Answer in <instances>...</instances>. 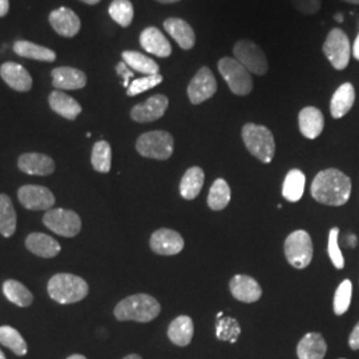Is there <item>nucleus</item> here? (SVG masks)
Wrapping results in <instances>:
<instances>
[{
	"label": "nucleus",
	"instance_id": "obj_1",
	"mask_svg": "<svg viewBox=\"0 0 359 359\" xmlns=\"http://www.w3.org/2000/svg\"><path fill=\"white\" fill-rule=\"evenodd\" d=\"M311 196L325 205H345L351 194V180L344 172L330 168L320 172L311 184Z\"/></svg>",
	"mask_w": 359,
	"mask_h": 359
},
{
	"label": "nucleus",
	"instance_id": "obj_2",
	"mask_svg": "<svg viewBox=\"0 0 359 359\" xmlns=\"http://www.w3.org/2000/svg\"><path fill=\"white\" fill-rule=\"evenodd\" d=\"M161 306L152 295L135 294L120 301L115 308L118 321H136L147 323L158 317Z\"/></svg>",
	"mask_w": 359,
	"mask_h": 359
},
{
	"label": "nucleus",
	"instance_id": "obj_3",
	"mask_svg": "<svg viewBox=\"0 0 359 359\" xmlns=\"http://www.w3.org/2000/svg\"><path fill=\"white\" fill-rule=\"evenodd\" d=\"M47 290L57 304L69 305L84 299L88 295L90 287L83 278L68 273H60L48 281Z\"/></svg>",
	"mask_w": 359,
	"mask_h": 359
},
{
	"label": "nucleus",
	"instance_id": "obj_4",
	"mask_svg": "<svg viewBox=\"0 0 359 359\" xmlns=\"http://www.w3.org/2000/svg\"><path fill=\"white\" fill-rule=\"evenodd\" d=\"M243 140L248 151L259 161L265 164L271 163L276 154V142L269 129L249 123L243 128Z\"/></svg>",
	"mask_w": 359,
	"mask_h": 359
},
{
	"label": "nucleus",
	"instance_id": "obj_5",
	"mask_svg": "<svg viewBox=\"0 0 359 359\" xmlns=\"http://www.w3.org/2000/svg\"><path fill=\"white\" fill-rule=\"evenodd\" d=\"M173 147L175 140L172 135L165 130L147 132L136 142L139 154L154 160H168L173 154Z\"/></svg>",
	"mask_w": 359,
	"mask_h": 359
},
{
	"label": "nucleus",
	"instance_id": "obj_6",
	"mask_svg": "<svg viewBox=\"0 0 359 359\" xmlns=\"http://www.w3.org/2000/svg\"><path fill=\"white\" fill-rule=\"evenodd\" d=\"M218 71L234 95L246 96L253 90L252 75L238 60L222 57L218 62Z\"/></svg>",
	"mask_w": 359,
	"mask_h": 359
},
{
	"label": "nucleus",
	"instance_id": "obj_7",
	"mask_svg": "<svg viewBox=\"0 0 359 359\" xmlns=\"http://www.w3.org/2000/svg\"><path fill=\"white\" fill-rule=\"evenodd\" d=\"M285 256L297 269L308 268L313 259V243L308 231H295L285 241Z\"/></svg>",
	"mask_w": 359,
	"mask_h": 359
},
{
	"label": "nucleus",
	"instance_id": "obj_8",
	"mask_svg": "<svg viewBox=\"0 0 359 359\" xmlns=\"http://www.w3.org/2000/svg\"><path fill=\"white\" fill-rule=\"evenodd\" d=\"M234 59L238 60L250 74L262 76L268 72V59L259 46L252 40H238L233 48Z\"/></svg>",
	"mask_w": 359,
	"mask_h": 359
},
{
	"label": "nucleus",
	"instance_id": "obj_9",
	"mask_svg": "<svg viewBox=\"0 0 359 359\" xmlns=\"http://www.w3.org/2000/svg\"><path fill=\"white\" fill-rule=\"evenodd\" d=\"M323 53L335 69H345L351 56V46L346 34L341 28H333L323 43Z\"/></svg>",
	"mask_w": 359,
	"mask_h": 359
},
{
	"label": "nucleus",
	"instance_id": "obj_10",
	"mask_svg": "<svg viewBox=\"0 0 359 359\" xmlns=\"http://www.w3.org/2000/svg\"><path fill=\"white\" fill-rule=\"evenodd\" d=\"M43 222L50 231L63 237H75L81 231V219L79 215L63 208L47 210Z\"/></svg>",
	"mask_w": 359,
	"mask_h": 359
},
{
	"label": "nucleus",
	"instance_id": "obj_11",
	"mask_svg": "<svg viewBox=\"0 0 359 359\" xmlns=\"http://www.w3.org/2000/svg\"><path fill=\"white\" fill-rule=\"evenodd\" d=\"M216 92H217V81L213 72L208 67L200 68L188 86V96L191 103L194 105L204 103Z\"/></svg>",
	"mask_w": 359,
	"mask_h": 359
},
{
	"label": "nucleus",
	"instance_id": "obj_12",
	"mask_svg": "<svg viewBox=\"0 0 359 359\" xmlns=\"http://www.w3.org/2000/svg\"><path fill=\"white\" fill-rule=\"evenodd\" d=\"M20 204L29 210H50L55 204L53 193L40 185H25L19 189Z\"/></svg>",
	"mask_w": 359,
	"mask_h": 359
},
{
	"label": "nucleus",
	"instance_id": "obj_13",
	"mask_svg": "<svg viewBox=\"0 0 359 359\" xmlns=\"http://www.w3.org/2000/svg\"><path fill=\"white\" fill-rule=\"evenodd\" d=\"M168 105L169 100L165 95H154L145 103L135 105L130 111V117L137 123L156 121L164 116Z\"/></svg>",
	"mask_w": 359,
	"mask_h": 359
},
{
	"label": "nucleus",
	"instance_id": "obj_14",
	"mask_svg": "<svg viewBox=\"0 0 359 359\" xmlns=\"http://www.w3.org/2000/svg\"><path fill=\"white\" fill-rule=\"evenodd\" d=\"M184 238L172 229H158L151 237V249L160 256H175L184 249Z\"/></svg>",
	"mask_w": 359,
	"mask_h": 359
},
{
	"label": "nucleus",
	"instance_id": "obj_15",
	"mask_svg": "<svg viewBox=\"0 0 359 359\" xmlns=\"http://www.w3.org/2000/svg\"><path fill=\"white\" fill-rule=\"evenodd\" d=\"M229 287H231V294L236 299L246 304L257 302L262 295V289L259 283L249 276H243V274L234 276L229 283Z\"/></svg>",
	"mask_w": 359,
	"mask_h": 359
},
{
	"label": "nucleus",
	"instance_id": "obj_16",
	"mask_svg": "<svg viewBox=\"0 0 359 359\" xmlns=\"http://www.w3.org/2000/svg\"><path fill=\"white\" fill-rule=\"evenodd\" d=\"M50 23L53 29L65 38H74L81 26L76 13L65 7H60L50 13Z\"/></svg>",
	"mask_w": 359,
	"mask_h": 359
},
{
	"label": "nucleus",
	"instance_id": "obj_17",
	"mask_svg": "<svg viewBox=\"0 0 359 359\" xmlns=\"http://www.w3.org/2000/svg\"><path fill=\"white\" fill-rule=\"evenodd\" d=\"M0 76L8 87L18 92H28L32 88V77L23 65L8 62L0 67Z\"/></svg>",
	"mask_w": 359,
	"mask_h": 359
},
{
	"label": "nucleus",
	"instance_id": "obj_18",
	"mask_svg": "<svg viewBox=\"0 0 359 359\" xmlns=\"http://www.w3.org/2000/svg\"><path fill=\"white\" fill-rule=\"evenodd\" d=\"M18 167L31 176H48L55 172V163L50 156L43 154H22Z\"/></svg>",
	"mask_w": 359,
	"mask_h": 359
},
{
	"label": "nucleus",
	"instance_id": "obj_19",
	"mask_svg": "<svg viewBox=\"0 0 359 359\" xmlns=\"http://www.w3.org/2000/svg\"><path fill=\"white\" fill-rule=\"evenodd\" d=\"M140 44L142 48L154 56L168 57L172 53V46L165 35L156 27L145 28L140 35Z\"/></svg>",
	"mask_w": 359,
	"mask_h": 359
},
{
	"label": "nucleus",
	"instance_id": "obj_20",
	"mask_svg": "<svg viewBox=\"0 0 359 359\" xmlns=\"http://www.w3.org/2000/svg\"><path fill=\"white\" fill-rule=\"evenodd\" d=\"M52 83L57 90H80L86 87L87 76L72 67H59L51 72Z\"/></svg>",
	"mask_w": 359,
	"mask_h": 359
},
{
	"label": "nucleus",
	"instance_id": "obj_21",
	"mask_svg": "<svg viewBox=\"0 0 359 359\" xmlns=\"http://www.w3.org/2000/svg\"><path fill=\"white\" fill-rule=\"evenodd\" d=\"M298 124L301 133L310 140L317 139L323 130L325 118L321 111L316 107H306L298 115Z\"/></svg>",
	"mask_w": 359,
	"mask_h": 359
},
{
	"label": "nucleus",
	"instance_id": "obj_22",
	"mask_svg": "<svg viewBox=\"0 0 359 359\" xmlns=\"http://www.w3.org/2000/svg\"><path fill=\"white\" fill-rule=\"evenodd\" d=\"M168 34L177 41L182 50H192L196 43V35L192 26L180 18H169L164 22Z\"/></svg>",
	"mask_w": 359,
	"mask_h": 359
},
{
	"label": "nucleus",
	"instance_id": "obj_23",
	"mask_svg": "<svg viewBox=\"0 0 359 359\" xmlns=\"http://www.w3.org/2000/svg\"><path fill=\"white\" fill-rule=\"evenodd\" d=\"M26 246L31 253L43 258L56 257L62 250L60 244L44 233H31L26 238Z\"/></svg>",
	"mask_w": 359,
	"mask_h": 359
},
{
	"label": "nucleus",
	"instance_id": "obj_24",
	"mask_svg": "<svg viewBox=\"0 0 359 359\" xmlns=\"http://www.w3.org/2000/svg\"><path fill=\"white\" fill-rule=\"evenodd\" d=\"M355 103V90L353 84L345 83L334 92L330 102V112L334 118H341L350 112Z\"/></svg>",
	"mask_w": 359,
	"mask_h": 359
},
{
	"label": "nucleus",
	"instance_id": "obj_25",
	"mask_svg": "<svg viewBox=\"0 0 359 359\" xmlns=\"http://www.w3.org/2000/svg\"><path fill=\"white\" fill-rule=\"evenodd\" d=\"M327 351V345L320 333H308L297 346L299 359H323Z\"/></svg>",
	"mask_w": 359,
	"mask_h": 359
},
{
	"label": "nucleus",
	"instance_id": "obj_26",
	"mask_svg": "<svg viewBox=\"0 0 359 359\" xmlns=\"http://www.w3.org/2000/svg\"><path fill=\"white\" fill-rule=\"evenodd\" d=\"M194 326L191 317L180 316L170 322L168 327V337L176 346H188L193 339Z\"/></svg>",
	"mask_w": 359,
	"mask_h": 359
},
{
	"label": "nucleus",
	"instance_id": "obj_27",
	"mask_svg": "<svg viewBox=\"0 0 359 359\" xmlns=\"http://www.w3.org/2000/svg\"><path fill=\"white\" fill-rule=\"evenodd\" d=\"M50 107L53 112L68 120H75L81 114V105L76 100L60 90H53L50 95Z\"/></svg>",
	"mask_w": 359,
	"mask_h": 359
},
{
	"label": "nucleus",
	"instance_id": "obj_28",
	"mask_svg": "<svg viewBox=\"0 0 359 359\" xmlns=\"http://www.w3.org/2000/svg\"><path fill=\"white\" fill-rule=\"evenodd\" d=\"M205 175L201 168H189L180 182V193L185 200L196 198L204 185Z\"/></svg>",
	"mask_w": 359,
	"mask_h": 359
},
{
	"label": "nucleus",
	"instance_id": "obj_29",
	"mask_svg": "<svg viewBox=\"0 0 359 359\" xmlns=\"http://www.w3.org/2000/svg\"><path fill=\"white\" fill-rule=\"evenodd\" d=\"M13 51L22 57L39 60V62L51 63V62H55V59H56V53L50 48L39 46L35 43H31V41H26V40H18L13 44Z\"/></svg>",
	"mask_w": 359,
	"mask_h": 359
},
{
	"label": "nucleus",
	"instance_id": "obj_30",
	"mask_svg": "<svg viewBox=\"0 0 359 359\" xmlns=\"http://www.w3.org/2000/svg\"><path fill=\"white\" fill-rule=\"evenodd\" d=\"M305 184H306V177L299 169L290 170L283 181V196L285 200L290 203L299 201L305 192Z\"/></svg>",
	"mask_w": 359,
	"mask_h": 359
},
{
	"label": "nucleus",
	"instance_id": "obj_31",
	"mask_svg": "<svg viewBox=\"0 0 359 359\" xmlns=\"http://www.w3.org/2000/svg\"><path fill=\"white\" fill-rule=\"evenodd\" d=\"M3 293L6 298L16 306L27 308L34 302V295L23 283L15 280H7L3 283Z\"/></svg>",
	"mask_w": 359,
	"mask_h": 359
},
{
	"label": "nucleus",
	"instance_id": "obj_32",
	"mask_svg": "<svg viewBox=\"0 0 359 359\" xmlns=\"http://www.w3.org/2000/svg\"><path fill=\"white\" fill-rule=\"evenodd\" d=\"M16 231V212L11 198L0 194V233L3 237H11Z\"/></svg>",
	"mask_w": 359,
	"mask_h": 359
},
{
	"label": "nucleus",
	"instance_id": "obj_33",
	"mask_svg": "<svg viewBox=\"0 0 359 359\" xmlns=\"http://www.w3.org/2000/svg\"><path fill=\"white\" fill-rule=\"evenodd\" d=\"M121 56H123V62H126L128 67L135 71H139L145 75H157L160 72L158 65L151 57L142 55L140 52L124 51Z\"/></svg>",
	"mask_w": 359,
	"mask_h": 359
},
{
	"label": "nucleus",
	"instance_id": "obj_34",
	"mask_svg": "<svg viewBox=\"0 0 359 359\" xmlns=\"http://www.w3.org/2000/svg\"><path fill=\"white\" fill-rule=\"evenodd\" d=\"M231 188L225 180L217 179L210 187L208 194V205L213 210L225 209L231 201Z\"/></svg>",
	"mask_w": 359,
	"mask_h": 359
},
{
	"label": "nucleus",
	"instance_id": "obj_35",
	"mask_svg": "<svg viewBox=\"0 0 359 359\" xmlns=\"http://www.w3.org/2000/svg\"><path fill=\"white\" fill-rule=\"evenodd\" d=\"M90 163H92V167L95 168V170H97L100 173H108L111 170L112 149H111L109 142L100 140L93 145Z\"/></svg>",
	"mask_w": 359,
	"mask_h": 359
},
{
	"label": "nucleus",
	"instance_id": "obj_36",
	"mask_svg": "<svg viewBox=\"0 0 359 359\" xmlns=\"http://www.w3.org/2000/svg\"><path fill=\"white\" fill-rule=\"evenodd\" d=\"M0 344L13 350V354L19 357L26 355L28 350L26 341L22 337V334L11 326H0Z\"/></svg>",
	"mask_w": 359,
	"mask_h": 359
},
{
	"label": "nucleus",
	"instance_id": "obj_37",
	"mask_svg": "<svg viewBox=\"0 0 359 359\" xmlns=\"http://www.w3.org/2000/svg\"><path fill=\"white\" fill-rule=\"evenodd\" d=\"M111 18L118 26L129 27L133 20V4L129 0H114L108 8Z\"/></svg>",
	"mask_w": 359,
	"mask_h": 359
},
{
	"label": "nucleus",
	"instance_id": "obj_38",
	"mask_svg": "<svg viewBox=\"0 0 359 359\" xmlns=\"http://www.w3.org/2000/svg\"><path fill=\"white\" fill-rule=\"evenodd\" d=\"M241 334V327L238 322L231 317H222L216 323V337L219 341L236 344Z\"/></svg>",
	"mask_w": 359,
	"mask_h": 359
},
{
	"label": "nucleus",
	"instance_id": "obj_39",
	"mask_svg": "<svg viewBox=\"0 0 359 359\" xmlns=\"http://www.w3.org/2000/svg\"><path fill=\"white\" fill-rule=\"evenodd\" d=\"M351 295H353V285L350 280H345L338 286L335 294H334V313L337 316L345 314L350 304H351Z\"/></svg>",
	"mask_w": 359,
	"mask_h": 359
},
{
	"label": "nucleus",
	"instance_id": "obj_40",
	"mask_svg": "<svg viewBox=\"0 0 359 359\" xmlns=\"http://www.w3.org/2000/svg\"><path fill=\"white\" fill-rule=\"evenodd\" d=\"M164 80V77L161 76L160 74L157 75H147V76L136 79L130 83L128 88H127V95L128 96H136L140 95L145 90H152L154 87H157L158 84H161Z\"/></svg>",
	"mask_w": 359,
	"mask_h": 359
},
{
	"label": "nucleus",
	"instance_id": "obj_41",
	"mask_svg": "<svg viewBox=\"0 0 359 359\" xmlns=\"http://www.w3.org/2000/svg\"><path fill=\"white\" fill-rule=\"evenodd\" d=\"M338 236H339V229L333 228L329 233V244H327V253L333 262L334 266L337 269H344L345 266V258L342 256V252L338 245Z\"/></svg>",
	"mask_w": 359,
	"mask_h": 359
},
{
	"label": "nucleus",
	"instance_id": "obj_42",
	"mask_svg": "<svg viewBox=\"0 0 359 359\" xmlns=\"http://www.w3.org/2000/svg\"><path fill=\"white\" fill-rule=\"evenodd\" d=\"M298 13L314 15L321 10V0H292Z\"/></svg>",
	"mask_w": 359,
	"mask_h": 359
},
{
	"label": "nucleus",
	"instance_id": "obj_43",
	"mask_svg": "<svg viewBox=\"0 0 359 359\" xmlns=\"http://www.w3.org/2000/svg\"><path fill=\"white\" fill-rule=\"evenodd\" d=\"M116 71H117V74H118L120 76L123 77V80H124V87L128 88L129 86H130L129 80L135 75L133 71H132V68L128 67V65H127L126 62H121V63H118V65H116Z\"/></svg>",
	"mask_w": 359,
	"mask_h": 359
},
{
	"label": "nucleus",
	"instance_id": "obj_44",
	"mask_svg": "<svg viewBox=\"0 0 359 359\" xmlns=\"http://www.w3.org/2000/svg\"><path fill=\"white\" fill-rule=\"evenodd\" d=\"M348 346L353 350H359V321L348 337Z\"/></svg>",
	"mask_w": 359,
	"mask_h": 359
},
{
	"label": "nucleus",
	"instance_id": "obj_45",
	"mask_svg": "<svg viewBox=\"0 0 359 359\" xmlns=\"http://www.w3.org/2000/svg\"><path fill=\"white\" fill-rule=\"evenodd\" d=\"M10 8V1L8 0H0V18L6 16Z\"/></svg>",
	"mask_w": 359,
	"mask_h": 359
},
{
	"label": "nucleus",
	"instance_id": "obj_46",
	"mask_svg": "<svg viewBox=\"0 0 359 359\" xmlns=\"http://www.w3.org/2000/svg\"><path fill=\"white\" fill-rule=\"evenodd\" d=\"M353 55H354V57L359 60V34L358 36L355 38V41H354V47H353Z\"/></svg>",
	"mask_w": 359,
	"mask_h": 359
},
{
	"label": "nucleus",
	"instance_id": "obj_47",
	"mask_svg": "<svg viewBox=\"0 0 359 359\" xmlns=\"http://www.w3.org/2000/svg\"><path fill=\"white\" fill-rule=\"evenodd\" d=\"M357 237L354 236V234H348V237H347V244L350 248H355L357 246Z\"/></svg>",
	"mask_w": 359,
	"mask_h": 359
},
{
	"label": "nucleus",
	"instance_id": "obj_48",
	"mask_svg": "<svg viewBox=\"0 0 359 359\" xmlns=\"http://www.w3.org/2000/svg\"><path fill=\"white\" fill-rule=\"evenodd\" d=\"M67 359H87L84 355H81V354H74V355H71V357H68Z\"/></svg>",
	"mask_w": 359,
	"mask_h": 359
},
{
	"label": "nucleus",
	"instance_id": "obj_49",
	"mask_svg": "<svg viewBox=\"0 0 359 359\" xmlns=\"http://www.w3.org/2000/svg\"><path fill=\"white\" fill-rule=\"evenodd\" d=\"M123 359H142L140 355H137V354H129V355H127L126 358Z\"/></svg>",
	"mask_w": 359,
	"mask_h": 359
},
{
	"label": "nucleus",
	"instance_id": "obj_50",
	"mask_svg": "<svg viewBox=\"0 0 359 359\" xmlns=\"http://www.w3.org/2000/svg\"><path fill=\"white\" fill-rule=\"evenodd\" d=\"M81 1H84V3H87V4H90V6H93V4H97L100 0H81Z\"/></svg>",
	"mask_w": 359,
	"mask_h": 359
},
{
	"label": "nucleus",
	"instance_id": "obj_51",
	"mask_svg": "<svg viewBox=\"0 0 359 359\" xmlns=\"http://www.w3.org/2000/svg\"><path fill=\"white\" fill-rule=\"evenodd\" d=\"M335 19H337V22L341 23V22H344V15H342V13H337V15H335Z\"/></svg>",
	"mask_w": 359,
	"mask_h": 359
},
{
	"label": "nucleus",
	"instance_id": "obj_52",
	"mask_svg": "<svg viewBox=\"0 0 359 359\" xmlns=\"http://www.w3.org/2000/svg\"><path fill=\"white\" fill-rule=\"evenodd\" d=\"M160 3H164V4H169V3H177L180 0H157Z\"/></svg>",
	"mask_w": 359,
	"mask_h": 359
},
{
	"label": "nucleus",
	"instance_id": "obj_53",
	"mask_svg": "<svg viewBox=\"0 0 359 359\" xmlns=\"http://www.w3.org/2000/svg\"><path fill=\"white\" fill-rule=\"evenodd\" d=\"M342 1H346V3H350V4H358L359 6V0H342Z\"/></svg>",
	"mask_w": 359,
	"mask_h": 359
},
{
	"label": "nucleus",
	"instance_id": "obj_54",
	"mask_svg": "<svg viewBox=\"0 0 359 359\" xmlns=\"http://www.w3.org/2000/svg\"><path fill=\"white\" fill-rule=\"evenodd\" d=\"M222 317H224V313H222V311H219L217 314L218 320H219V318H222Z\"/></svg>",
	"mask_w": 359,
	"mask_h": 359
},
{
	"label": "nucleus",
	"instance_id": "obj_55",
	"mask_svg": "<svg viewBox=\"0 0 359 359\" xmlns=\"http://www.w3.org/2000/svg\"><path fill=\"white\" fill-rule=\"evenodd\" d=\"M0 359H6V355L3 354V351H1V350H0Z\"/></svg>",
	"mask_w": 359,
	"mask_h": 359
},
{
	"label": "nucleus",
	"instance_id": "obj_56",
	"mask_svg": "<svg viewBox=\"0 0 359 359\" xmlns=\"http://www.w3.org/2000/svg\"><path fill=\"white\" fill-rule=\"evenodd\" d=\"M341 359H345V358H341Z\"/></svg>",
	"mask_w": 359,
	"mask_h": 359
}]
</instances>
